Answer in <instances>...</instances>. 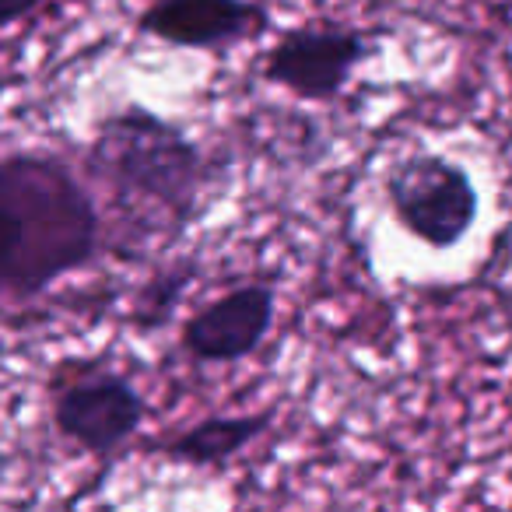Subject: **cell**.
Here are the masks:
<instances>
[{"label": "cell", "instance_id": "cell-1", "mask_svg": "<svg viewBox=\"0 0 512 512\" xmlns=\"http://www.w3.org/2000/svg\"><path fill=\"white\" fill-rule=\"evenodd\" d=\"M4 260L0 288L11 309L85 271L106 249L95 193L50 151H8L0 162Z\"/></svg>", "mask_w": 512, "mask_h": 512}, {"label": "cell", "instance_id": "cell-2", "mask_svg": "<svg viewBox=\"0 0 512 512\" xmlns=\"http://www.w3.org/2000/svg\"><path fill=\"white\" fill-rule=\"evenodd\" d=\"M85 172L116 207H141L151 225L162 221L165 232L179 235L197 221L218 165L172 120L123 106L95 127Z\"/></svg>", "mask_w": 512, "mask_h": 512}, {"label": "cell", "instance_id": "cell-3", "mask_svg": "<svg viewBox=\"0 0 512 512\" xmlns=\"http://www.w3.org/2000/svg\"><path fill=\"white\" fill-rule=\"evenodd\" d=\"M148 397L134 379L102 362H78L74 372H53L50 418L60 439L88 456H116L148 421Z\"/></svg>", "mask_w": 512, "mask_h": 512}, {"label": "cell", "instance_id": "cell-4", "mask_svg": "<svg viewBox=\"0 0 512 512\" xmlns=\"http://www.w3.org/2000/svg\"><path fill=\"white\" fill-rule=\"evenodd\" d=\"M383 190L397 225L428 249L460 246L481 214V193L470 172L435 151L400 158L386 172Z\"/></svg>", "mask_w": 512, "mask_h": 512}, {"label": "cell", "instance_id": "cell-5", "mask_svg": "<svg viewBox=\"0 0 512 512\" xmlns=\"http://www.w3.org/2000/svg\"><path fill=\"white\" fill-rule=\"evenodd\" d=\"M372 53L369 39L348 25L313 22L288 29L264 60V78L306 102H330L348 88L355 67Z\"/></svg>", "mask_w": 512, "mask_h": 512}, {"label": "cell", "instance_id": "cell-6", "mask_svg": "<svg viewBox=\"0 0 512 512\" xmlns=\"http://www.w3.org/2000/svg\"><path fill=\"white\" fill-rule=\"evenodd\" d=\"M278 316V292L267 281H246L207 302L179 330L183 351L200 365H232L256 355L271 337Z\"/></svg>", "mask_w": 512, "mask_h": 512}, {"label": "cell", "instance_id": "cell-7", "mask_svg": "<svg viewBox=\"0 0 512 512\" xmlns=\"http://www.w3.org/2000/svg\"><path fill=\"white\" fill-rule=\"evenodd\" d=\"M271 25L256 0H151L137 15V29L179 50L221 53L256 39Z\"/></svg>", "mask_w": 512, "mask_h": 512}, {"label": "cell", "instance_id": "cell-8", "mask_svg": "<svg viewBox=\"0 0 512 512\" xmlns=\"http://www.w3.org/2000/svg\"><path fill=\"white\" fill-rule=\"evenodd\" d=\"M274 425V407L253 414H211L197 425H186L165 439L151 442L155 453L186 467H225L239 453H246L256 439H264Z\"/></svg>", "mask_w": 512, "mask_h": 512}, {"label": "cell", "instance_id": "cell-9", "mask_svg": "<svg viewBox=\"0 0 512 512\" xmlns=\"http://www.w3.org/2000/svg\"><path fill=\"white\" fill-rule=\"evenodd\" d=\"M197 274H200V264H193V260H176V264L151 274L148 285L137 292L134 313H130L134 330H141V334L162 330L165 323L172 320L179 299L186 295V288H190V281L197 278Z\"/></svg>", "mask_w": 512, "mask_h": 512}, {"label": "cell", "instance_id": "cell-10", "mask_svg": "<svg viewBox=\"0 0 512 512\" xmlns=\"http://www.w3.org/2000/svg\"><path fill=\"white\" fill-rule=\"evenodd\" d=\"M39 4H46V0H0V22L11 29V25H18L22 18H29Z\"/></svg>", "mask_w": 512, "mask_h": 512}]
</instances>
